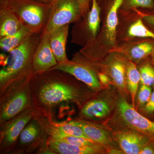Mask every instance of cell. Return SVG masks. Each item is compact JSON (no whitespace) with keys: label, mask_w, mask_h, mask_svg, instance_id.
<instances>
[{"label":"cell","mask_w":154,"mask_h":154,"mask_svg":"<svg viewBox=\"0 0 154 154\" xmlns=\"http://www.w3.org/2000/svg\"><path fill=\"white\" fill-rule=\"evenodd\" d=\"M79 5L80 10L82 17L90 11V5L92 3V0H77Z\"/></svg>","instance_id":"f546056e"},{"label":"cell","mask_w":154,"mask_h":154,"mask_svg":"<svg viewBox=\"0 0 154 154\" xmlns=\"http://www.w3.org/2000/svg\"><path fill=\"white\" fill-rule=\"evenodd\" d=\"M33 33L28 28L22 25L20 29L15 34L0 38L1 49L4 52H10Z\"/></svg>","instance_id":"7402d4cb"},{"label":"cell","mask_w":154,"mask_h":154,"mask_svg":"<svg viewBox=\"0 0 154 154\" xmlns=\"http://www.w3.org/2000/svg\"><path fill=\"white\" fill-rule=\"evenodd\" d=\"M2 4L14 13L21 25L32 33L41 34L47 24L51 4L36 0H0Z\"/></svg>","instance_id":"277c9868"},{"label":"cell","mask_w":154,"mask_h":154,"mask_svg":"<svg viewBox=\"0 0 154 154\" xmlns=\"http://www.w3.org/2000/svg\"><path fill=\"white\" fill-rule=\"evenodd\" d=\"M41 114L43 113L34 107H30L0 125V154L11 153L24 128L33 117Z\"/></svg>","instance_id":"ba28073f"},{"label":"cell","mask_w":154,"mask_h":154,"mask_svg":"<svg viewBox=\"0 0 154 154\" xmlns=\"http://www.w3.org/2000/svg\"><path fill=\"white\" fill-rule=\"evenodd\" d=\"M58 63L50 45L48 36H41L33 60V74L49 70Z\"/></svg>","instance_id":"9a60e30c"},{"label":"cell","mask_w":154,"mask_h":154,"mask_svg":"<svg viewBox=\"0 0 154 154\" xmlns=\"http://www.w3.org/2000/svg\"><path fill=\"white\" fill-rule=\"evenodd\" d=\"M76 22L72 30V41L85 46L96 38L101 22V8L97 0H92L90 11Z\"/></svg>","instance_id":"30bf717a"},{"label":"cell","mask_w":154,"mask_h":154,"mask_svg":"<svg viewBox=\"0 0 154 154\" xmlns=\"http://www.w3.org/2000/svg\"><path fill=\"white\" fill-rule=\"evenodd\" d=\"M30 85L33 107L48 116H52L53 110L63 104L81 108L96 92L68 73L56 69L32 74Z\"/></svg>","instance_id":"6da1fadb"},{"label":"cell","mask_w":154,"mask_h":154,"mask_svg":"<svg viewBox=\"0 0 154 154\" xmlns=\"http://www.w3.org/2000/svg\"><path fill=\"white\" fill-rule=\"evenodd\" d=\"M106 16L101 31L96 38L88 42L80 52L91 60L98 61L105 55V50L111 51L116 43L118 18L117 14L124 0H106Z\"/></svg>","instance_id":"3957f363"},{"label":"cell","mask_w":154,"mask_h":154,"mask_svg":"<svg viewBox=\"0 0 154 154\" xmlns=\"http://www.w3.org/2000/svg\"><path fill=\"white\" fill-rule=\"evenodd\" d=\"M140 83L149 86L154 85V67L152 64L146 63L140 69Z\"/></svg>","instance_id":"484cf974"},{"label":"cell","mask_w":154,"mask_h":154,"mask_svg":"<svg viewBox=\"0 0 154 154\" xmlns=\"http://www.w3.org/2000/svg\"><path fill=\"white\" fill-rule=\"evenodd\" d=\"M107 153L109 154H125L124 152L121 149H117L112 148L107 149Z\"/></svg>","instance_id":"d6a6232c"},{"label":"cell","mask_w":154,"mask_h":154,"mask_svg":"<svg viewBox=\"0 0 154 154\" xmlns=\"http://www.w3.org/2000/svg\"><path fill=\"white\" fill-rule=\"evenodd\" d=\"M121 52L111 53L102 65V72L109 76L112 83L122 93H126V72L129 60Z\"/></svg>","instance_id":"7c38bea8"},{"label":"cell","mask_w":154,"mask_h":154,"mask_svg":"<svg viewBox=\"0 0 154 154\" xmlns=\"http://www.w3.org/2000/svg\"><path fill=\"white\" fill-rule=\"evenodd\" d=\"M98 76L99 82L101 85H103L108 86L112 83L110 78L106 74L103 72H98Z\"/></svg>","instance_id":"4dcf8cb0"},{"label":"cell","mask_w":154,"mask_h":154,"mask_svg":"<svg viewBox=\"0 0 154 154\" xmlns=\"http://www.w3.org/2000/svg\"><path fill=\"white\" fill-rule=\"evenodd\" d=\"M77 0H54L51 4L49 18L41 36H48L57 28L76 23L82 18Z\"/></svg>","instance_id":"9c48e42d"},{"label":"cell","mask_w":154,"mask_h":154,"mask_svg":"<svg viewBox=\"0 0 154 154\" xmlns=\"http://www.w3.org/2000/svg\"><path fill=\"white\" fill-rule=\"evenodd\" d=\"M40 35L33 33L8 55L1 54L0 92L11 84L33 74V55Z\"/></svg>","instance_id":"7a4b0ae2"},{"label":"cell","mask_w":154,"mask_h":154,"mask_svg":"<svg viewBox=\"0 0 154 154\" xmlns=\"http://www.w3.org/2000/svg\"><path fill=\"white\" fill-rule=\"evenodd\" d=\"M151 55L152 56V63L154 67V50Z\"/></svg>","instance_id":"e575fe53"},{"label":"cell","mask_w":154,"mask_h":154,"mask_svg":"<svg viewBox=\"0 0 154 154\" xmlns=\"http://www.w3.org/2000/svg\"><path fill=\"white\" fill-rule=\"evenodd\" d=\"M95 62L81 52H78L74 55L71 60L58 63L51 69H56L68 73L88 88L97 91L101 90L102 85L98 78L99 71Z\"/></svg>","instance_id":"52a82bcc"},{"label":"cell","mask_w":154,"mask_h":154,"mask_svg":"<svg viewBox=\"0 0 154 154\" xmlns=\"http://www.w3.org/2000/svg\"><path fill=\"white\" fill-rule=\"evenodd\" d=\"M49 117L44 114L33 117L20 134L17 146L11 153H30L38 148L42 151L47 146L49 137L47 124Z\"/></svg>","instance_id":"8992f818"},{"label":"cell","mask_w":154,"mask_h":154,"mask_svg":"<svg viewBox=\"0 0 154 154\" xmlns=\"http://www.w3.org/2000/svg\"><path fill=\"white\" fill-rule=\"evenodd\" d=\"M69 25L55 29L50 33V45L58 63L69 60L66 54V44L68 36Z\"/></svg>","instance_id":"ac0fdd59"},{"label":"cell","mask_w":154,"mask_h":154,"mask_svg":"<svg viewBox=\"0 0 154 154\" xmlns=\"http://www.w3.org/2000/svg\"><path fill=\"white\" fill-rule=\"evenodd\" d=\"M143 108V111L147 114L151 115L154 113V85L149 100Z\"/></svg>","instance_id":"f1b7e54d"},{"label":"cell","mask_w":154,"mask_h":154,"mask_svg":"<svg viewBox=\"0 0 154 154\" xmlns=\"http://www.w3.org/2000/svg\"><path fill=\"white\" fill-rule=\"evenodd\" d=\"M53 138L60 140L72 144L80 146L105 149V147L103 146L100 145L99 144L96 143L92 140L87 138L74 136H63Z\"/></svg>","instance_id":"d4e9b609"},{"label":"cell","mask_w":154,"mask_h":154,"mask_svg":"<svg viewBox=\"0 0 154 154\" xmlns=\"http://www.w3.org/2000/svg\"><path fill=\"white\" fill-rule=\"evenodd\" d=\"M47 146L52 154H99L104 152V149L80 146L64 141L48 137Z\"/></svg>","instance_id":"e0dca14e"},{"label":"cell","mask_w":154,"mask_h":154,"mask_svg":"<svg viewBox=\"0 0 154 154\" xmlns=\"http://www.w3.org/2000/svg\"><path fill=\"white\" fill-rule=\"evenodd\" d=\"M121 7L127 10L138 8L154 9V0H124Z\"/></svg>","instance_id":"4316f807"},{"label":"cell","mask_w":154,"mask_h":154,"mask_svg":"<svg viewBox=\"0 0 154 154\" xmlns=\"http://www.w3.org/2000/svg\"><path fill=\"white\" fill-rule=\"evenodd\" d=\"M74 124L80 127L90 139L108 149L114 148L112 135L103 127L94 122L80 119L71 120Z\"/></svg>","instance_id":"2e32d148"},{"label":"cell","mask_w":154,"mask_h":154,"mask_svg":"<svg viewBox=\"0 0 154 154\" xmlns=\"http://www.w3.org/2000/svg\"><path fill=\"white\" fill-rule=\"evenodd\" d=\"M47 130L49 137L52 138L74 136L89 138L83 130L71 121L56 122L54 121L52 117H49Z\"/></svg>","instance_id":"d6986e66"},{"label":"cell","mask_w":154,"mask_h":154,"mask_svg":"<svg viewBox=\"0 0 154 154\" xmlns=\"http://www.w3.org/2000/svg\"><path fill=\"white\" fill-rule=\"evenodd\" d=\"M138 14L140 15L145 22L154 28V14H145L139 12H138Z\"/></svg>","instance_id":"1f68e13d"},{"label":"cell","mask_w":154,"mask_h":154,"mask_svg":"<svg viewBox=\"0 0 154 154\" xmlns=\"http://www.w3.org/2000/svg\"><path fill=\"white\" fill-rule=\"evenodd\" d=\"M152 89L150 86L141 84L137 91V102L140 107H144L149 100L151 96Z\"/></svg>","instance_id":"83f0119b"},{"label":"cell","mask_w":154,"mask_h":154,"mask_svg":"<svg viewBox=\"0 0 154 154\" xmlns=\"http://www.w3.org/2000/svg\"><path fill=\"white\" fill-rule=\"evenodd\" d=\"M154 50V40H146L134 43L123 49L121 53L130 60L138 62L149 55Z\"/></svg>","instance_id":"44dd1931"},{"label":"cell","mask_w":154,"mask_h":154,"mask_svg":"<svg viewBox=\"0 0 154 154\" xmlns=\"http://www.w3.org/2000/svg\"><path fill=\"white\" fill-rule=\"evenodd\" d=\"M21 26L17 16L6 6L0 4V38L15 34Z\"/></svg>","instance_id":"ffe728a7"},{"label":"cell","mask_w":154,"mask_h":154,"mask_svg":"<svg viewBox=\"0 0 154 154\" xmlns=\"http://www.w3.org/2000/svg\"><path fill=\"white\" fill-rule=\"evenodd\" d=\"M113 105L114 101L110 97L95 96L80 108V117L94 120L105 118L110 114Z\"/></svg>","instance_id":"5bb4252c"},{"label":"cell","mask_w":154,"mask_h":154,"mask_svg":"<svg viewBox=\"0 0 154 154\" xmlns=\"http://www.w3.org/2000/svg\"><path fill=\"white\" fill-rule=\"evenodd\" d=\"M32 75L11 84L0 92V125L33 107L30 85Z\"/></svg>","instance_id":"5b68a950"},{"label":"cell","mask_w":154,"mask_h":154,"mask_svg":"<svg viewBox=\"0 0 154 154\" xmlns=\"http://www.w3.org/2000/svg\"><path fill=\"white\" fill-rule=\"evenodd\" d=\"M40 2L46 3V4H52L54 0H36Z\"/></svg>","instance_id":"836d02e7"},{"label":"cell","mask_w":154,"mask_h":154,"mask_svg":"<svg viewBox=\"0 0 154 154\" xmlns=\"http://www.w3.org/2000/svg\"><path fill=\"white\" fill-rule=\"evenodd\" d=\"M127 36L129 38H148L154 39V32L144 25L141 19H138L130 24L126 30Z\"/></svg>","instance_id":"cb8c5ba5"},{"label":"cell","mask_w":154,"mask_h":154,"mask_svg":"<svg viewBox=\"0 0 154 154\" xmlns=\"http://www.w3.org/2000/svg\"><path fill=\"white\" fill-rule=\"evenodd\" d=\"M113 140L126 154H138L142 149L151 141L141 133L134 130H123L113 132Z\"/></svg>","instance_id":"4fadbf2b"},{"label":"cell","mask_w":154,"mask_h":154,"mask_svg":"<svg viewBox=\"0 0 154 154\" xmlns=\"http://www.w3.org/2000/svg\"><path fill=\"white\" fill-rule=\"evenodd\" d=\"M116 108L123 122L131 129L141 133L154 142V122L138 113L124 97L116 102Z\"/></svg>","instance_id":"8fae6325"},{"label":"cell","mask_w":154,"mask_h":154,"mask_svg":"<svg viewBox=\"0 0 154 154\" xmlns=\"http://www.w3.org/2000/svg\"><path fill=\"white\" fill-rule=\"evenodd\" d=\"M140 81L139 70L137 69L133 62L129 60L127 68L126 86L128 91L131 96L132 105L134 107L139 84Z\"/></svg>","instance_id":"603a6c76"}]
</instances>
